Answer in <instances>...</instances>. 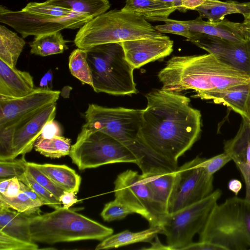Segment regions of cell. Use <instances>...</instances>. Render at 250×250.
I'll list each match as a JSON object with an SVG mask.
<instances>
[{"mask_svg": "<svg viewBox=\"0 0 250 250\" xmlns=\"http://www.w3.org/2000/svg\"><path fill=\"white\" fill-rule=\"evenodd\" d=\"M146 97L138 141L151 154L178 166V159L199 139L201 112L180 93L160 89Z\"/></svg>", "mask_w": 250, "mask_h": 250, "instance_id": "obj_1", "label": "cell"}, {"mask_svg": "<svg viewBox=\"0 0 250 250\" xmlns=\"http://www.w3.org/2000/svg\"><path fill=\"white\" fill-rule=\"evenodd\" d=\"M162 89L180 93L192 90L204 100L211 92L250 82V76L208 53L174 56L158 74Z\"/></svg>", "mask_w": 250, "mask_h": 250, "instance_id": "obj_2", "label": "cell"}, {"mask_svg": "<svg viewBox=\"0 0 250 250\" xmlns=\"http://www.w3.org/2000/svg\"><path fill=\"white\" fill-rule=\"evenodd\" d=\"M164 36L144 17L114 9L84 24L77 33L74 42L78 48L88 50L102 44Z\"/></svg>", "mask_w": 250, "mask_h": 250, "instance_id": "obj_3", "label": "cell"}, {"mask_svg": "<svg viewBox=\"0 0 250 250\" xmlns=\"http://www.w3.org/2000/svg\"><path fill=\"white\" fill-rule=\"evenodd\" d=\"M143 109L107 107L89 104L85 112V124L103 132L128 147L137 158L142 171L159 167L162 161L138 141Z\"/></svg>", "mask_w": 250, "mask_h": 250, "instance_id": "obj_4", "label": "cell"}, {"mask_svg": "<svg viewBox=\"0 0 250 250\" xmlns=\"http://www.w3.org/2000/svg\"><path fill=\"white\" fill-rule=\"evenodd\" d=\"M29 223L32 241L47 244L102 241L114 232L112 228L63 207L51 212L29 216Z\"/></svg>", "mask_w": 250, "mask_h": 250, "instance_id": "obj_5", "label": "cell"}, {"mask_svg": "<svg viewBox=\"0 0 250 250\" xmlns=\"http://www.w3.org/2000/svg\"><path fill=\"white\" fill-rule=\"evenodd\" d=\"M199 234L226 250L250 249V200L236 196L217 203Z\"/></svg>", "mask_w": 250, "mask_h": 250, "instance_id": "obj_6", "label": "cell"}, {"mask_svg": "<svg viewBox=\"0 0 250 250\" xmlns=\"http://www.w3.org/2000/svg\"><path fill=\"white\" fill-rule=\"evenodd\" d=\"M87 51L96 93L131 95L138 92L133 78L134 68L126 59L121 42L102 44Z\"/></svg>", "mask_w": 250, "mask_h": 250, "instance_id": "obj_7", "label": "cell"}, {"mask_svg": "<svg viewBox=\"0 0 250 250\" xmlns=\"http://www.w3.org/2000/svg\"><path fill=\"white\" fill-rule=\"evenodd\" d=\"M69 156L80 170L118 163L138 164L137 158L128 147L85 123L75 143L71 146Z\"/></svg>", "mask_w": 250, "mask_h": 250, "instance_id": "obj_8", "label": "cell"}, {"mask_svg": "<svg viewBox=\"0 0 250 250\" xmlns=\"http://www.w3.org/2000/svg\"><path fill=\"white\" fill-rule=\"evenodd\" d=\"M221 194L222 191L217 189L204 199L165 217L161 227L171 250H183L193 242Z\"/></svg>", "mask_w": 250, "mask_h": 250, "instance_id": "obj_9", "label": "cell"}, {"mask_svg": "<svg viewBox=\"0 0 250 250\" xmlns=\"http://www.w3.org/2000/svg\"><path fill=\"white\" fill-rule=\"evenodd\" d=\"M56 113L54 103L0 127V160H12L30 152L44 126L55 119Z\"/></svg>", "mask_w": 250, "mask_h": 250, "instance_id": "obj_10", "label": "cell"}, {"mask_svg": "<svg viewBox=\"0 0 250 250\" xmlns=\"http://www.w3.org/2000/svg\"><path fill=\"white\" fill-rule=\"evenodd\" d=\"M114 192L115 199L145 218L150 227L161 226L167 215L137 171L128 169L119 174Z\"/></svg>", "mask_w": 250, "mask_h": 250, "instance_id": "obj_11", "label": "cell"}, {"mask_svg": "<svg viewBox=\"0 0 250 250\" xmlns=\"http://www.w3.org/2000/svg\"><path fill=\"white\" fill-rule=\"evenodd\" d=\"M92 20L85 16L78 15L63 18H51L22 9L12 11L2 5L0 6V21L19 32L23 38L29 36H39L64 29L80 28Z\"/></svg>", "mask_w": 250, "mask_h": 250, "instance_id": "obj_12", "label": "cell"}, {"mask_svg": "<svg viewBox=\"0 0 250 250\" xmlns=\"http://www.w3.org/2000/svg\"><path fill=\"white\" fill-rule=\"evenodd\" d=\"M204 159L197 156L178 167L179 181L168 214L196 203L213 192V175L208 174L202 166Z\"/></svg>", "mask_w": 250, "mask_h": 250, "instance_id": "obj_13", "label": "cell"}, {"mask_svg": "<svg viewBox=\"0 0 250 250\" xmlns=\"http://www.w3.org/2000/svg\"><path fill=\"white\" fill-rule=\"evenodd\" d=\"M223 62L250 76V42H234L204 34H195L189 40Z\"/></svg>", "mask_w": 250, "mask_h": 250, "instance_id": "obj_14", "label": "cell"}, {"mask_svg": "<svg viewBox=\"0 0 250 250\" xmlns=\"http://www.w3.org/2000/svg\"><path fill=\"white\" fill-rule=\"evenodd\" d=\"M60 94L58 90L38 87L21 97L0 96V127H4L40 108L56 103Z\"/></svg>", "mask_w": 250, "mask_h": 250, "instance_id": "obj_15", "label": "cell"}, {"mask_svg": "<svg viewBox=\"0 0 250 250\" xmlns=\"http://www.w3.org/2000/svg\"><path fill=\"white\" fill-rule=\"evenodd\" d=\"M125 57L134 69L169 56L173 51V42L167 36L122 42Z\"/></svg>", "mask_w": 250, "mask_h": 250, "instance_id": "obj_16", "label": "cell"}, {"mask_svg": "<svg viewBox=\"0 0 250 250\" xmlns=\"http://www.w3.org/2000/svg\"><path fill=\"white\" fill-rule=\"evenodd\" d=\"M141 176L151 190L156 202L167 215L177 193L179 181L177 169H165L144 172Z\"/></svg>", "mask_w": 250, "mask_h": 250, "instance_id": "obj_17", "label": "cell"}, {"mask_svg": "<svg viewBox=\"0 0 250 250\" xmlns=\"http://www.w3.org/2000/svg\"><path fill=\"white\" fill-rule=\"evenodd\" d=\"M224 152L235 163L243 177L246 185L245 198L250 200V121L242 118L235 136L227 141Z\"/></svg>", "mask_w": 250, "mask_h": 250, "instance_id": "obj_18", "label": "cell"}, {"mask_svg": "<svg viewBox=\"0 0 250 250\" xmlns=\"http://www.w3.org/2000/svg\"><path fill=\"white\" fill-rule=\"evenodd\" d=\"M200 16L192 20L182 21L195 34H204L217 37L234 42H245L242 23L227 20L219 21H205Z\"/></svg>", "mask_w": 250, "mask_h": 250, "instance_id": "obj_19", "label": "cell"}, {"mask_svg": "<svg viewBox=\"0 0 250 250\" xmlns=\"http://www.w3.org/2000/svg\"><path fill=\"white\" fill-rule=\"evenodd\" d=\"M35 88L33 78L29 72L11 67L0 60V96L21 97Z\"/></svg>", "mask_w": 250, "mask_h": 250, "instance_id": "obj_20", "label": "cell"}, {"mask_svg": "<svg viewBox=\"0 0 250 250\" xmlns=\"http://www.w3.org/2000/svg\"><path fill=\"white\" fill-rule=\"evenodd\" d=\"M250 97V82L236 85L207 94L204 100H212L217 104L227 106L249 120L248 103Z\"/></svg>", "mask_w": 250, "mask_h": 250, "instance_id": "obj_21", "label": "cell"}, {"mask_svg": "<svg viewBox=\"0 0 250 250\" xmlns=\"http://www.w3.org/2000/svg\"><path fill=\"white\" fill-rule=\"evenodd\" d=\"M194 10L197 11L202 18L212 22L223 20L226 15L236 13L242 14L246 19L250 17V2L206 0Z\"/></svg>", "mask_w": 250, "mask_h": 250, "instance_id": "obj_22", "label": "cell"}, {"mask_svg": "<svg viewBox=\"0 0 250 250\" xmlns=\"http://www.w3.org/2000/svg\"><path fill=\"white\" fill-rule=\"evenodd\" d=\"M30 163L65 191H74L76 194L78 193L81 177L74 169L65 165Z\"/></svg>", "mask_w": 250, "mask_h": 250, "instance_id": "obj_23", "label": "cell"}, {"mask_svg": "<svg viewBox=\"0 0 250 250\" xmlns=\"http://www.w3.org/2000/svg\"><path fill=\"white\" fill-rule=\"evenodd\" d=\"M28 216L0 207V230L23 241L32 242Z\"/></svg>", "mask_w": 250, "mask_h": 250, "instance_id": "obj_24", "label": "cell"}, {"mask_svg": "<svg viewBox=\"0 0 250 250\" xmlns=\"http://www.w3.org/2000/svg\"><path fill=\"white\" fill-rule=\"evenodd\" d=\"M163 234L161 227H150L148 229L139 232H131L128 230L106 237L99 243L95 250H107L118 248L139 242L150 243L157 234Z\"/></svg>", "mask_w": 250, "mask_h": 250, "instance_id": "obj_25", "label": "cell"}, {"mask_svg": "<svg viewBox=\"0 0 250 250\" xmlns=\"http://www.w3.org/2000/svg\"><path fill=\"white\" fill-rule=\"evenodd\" d=\"M123 11L141 15L146 20L163 21L176 9L156 0H126Z\"/></svg>", "mask_w": 250, "mask_h": 250, "instance_id": "obj_26", "label": "cell"}, {"mask_svg": "<svg viewBox=\"0 0 250 250\" xmlns=\"http://www.w3.org/2000/svg\"><path fill=\"white\" fill-rule=\"evenodd\" d=\"M25 44L23 38L0 25V60L16 68L18 60Z\"/></svg>", "mask_w": 250, "mask_h": 250, "instance_id": "obj_27", "label": "cell"}, {"mask_svg": "<svg viewBox=\"0 0 250 250\" xmlns=\"http://www.w3.org/2000/svg\"><path fill=\"white\" fill-rule=\"evenodd\" d=\"M46 2L91 19L106 12L110 7L108 0H46Z\"/></svg>", "mask_w": 250, "mask_h": 250, "instance_id": "obj_28", "label": "cell"}, {"mask_svg": "<svg viewBox=\"0 0 250 250\" xmlns=\"http://www.w3.org/2000/svg\"><path fill=\"white\" fill-rule=\"evenodd\" d=\"M67 42L60 31L35 36L29 43L30 53L42 57L61 54L68 49Z\"/></svg>", "mask_w": 250, "mask_h": 250, "instance_id": "obj_29", "label": "cell"}, {"mask_svg": "<svg viewBox=\"0 0 250 250\" xmlns=\"http://www.w3.org/2000/svg\"><path fill=\"white\" fill-rule=\"evenodd\" d=\"M71 147V140L62 135L51 138L40 136L34 145L36 151L50 158H60L69 155Z\"/></svg>", "mask_w": 250, "mask_h": 250, "instance_id": "obj_30", "label": "cell"}, {"mask_svg": "<svg viewBox=\"0 0 250 250\" xmlns=\"http://www.w3.org/2000/svg\"><path fill=\"white\" fill-rule=\"evenodd\" d=\"M68 66L74 77L92 87V72L87 60L86 50L79 48L74 50L69 57Z\"/></svg>", "mask_w": 250, "mask_h": 250, "instance_id": "obj_31", "label": "cell"}, {"mask_svg": "<svg viewBox=\"0 0 250 250\" xmlns=\"http://www.w3.org/2000/svg\"><path fill=\"white\" fill-rule=\"evenodd\" d=\"M43 205L30 198L22 191L14 197H7L0 194V207L13 209L28 216L41 214Z\"/></svg>", "mask_w": 250, "mask_h": 250, "instance_id": "obj_32", "label": "cell"}, {"mask_svg": "<svg viewBox=\"0 0 250 250\" xmlns=\"http://www.w3.org/2000/svg\"><path fill=\"white\" fill-rule=\"evenodd\" d=\"M22 10L51 18H68L81 15L70 9L51 4L46 1L41 3L29 2Z\"/></svg>", "mask_w": 250, "mask_h": 250, "instance_id": "obj_33", "label": "cell"}, {"mask_svg": "<svg viewBox=\"0 0 250 250\" xmlns=\"http://www.w3.org/2000/svg\"><path fill=\"white\" fill-rule=\"evenodd\" d=\"M18 178L33 189L43 200L45 205L54 209L62 207V203L51 192L36 181L27 171Z\"/></svg>", "mask_w": 250, "mask_h": 250, "instance_id": "obj_34", "label": "cell"}, {"mask_svg": "<svg viewBox=\"0 0 250 250\" xmlns=\"http://www.w3.org/2000/svg\"><path fill=\"white\" fill-rule=\"evenodd\" d=\"M27 166L24 155L20 159L0 160V178H18L26 171Z\"/></svg>", "mask_w": 250, "mask_h": 250, "instance_id": "obj_35", "label": "cell"}, {"mask_svg": "<svg viewBox=\"0 0 250 250\" xmlns=\"http://www.w3.org/2000/svg\"><path fill=\"white\" fill-rule=\"evenodd\" d=\"M133 212L119 201L115 200L105 204L101 213L103 220L107 222L121 220Z\"/></svg>", "mask_w": 250, "mask_h": 250, "instance_id": "obj_36", "label": "cell"}, {"mask_svg": "<svg viewBox=\"0 0 250 250\" xmlns=\"http://www.w3.org/2000/svg\"><path fill=\"white\" fill-rule=\"evenodd\" d=\"M26 171L36 181L51 192L59 201L60 197L65 191L64 189L54 184L41 170L31 165L30 162H27Z\"/></svg>", "mask_w": 250, "mask_h": 250, "instance_id": "obj_37", "label": "cell"}, {"mask_svg": "<svg viewBox=\"0 0 250 250\" xmlns=\"http://www.w3.org/2000/svg\"><path fill=\"white\" fill-rule=\"evenodd\" d=\"M36 242H29L12 237L0 230V250H37Z\"/></svg>", "mask_w": 250, "mask_h": 250, "instance_id": "obj_38", "label": "cell"}, {"mask_svg": "<svg viewBox=\"0 0 250 250\" xmlns=\"http://www.w3.org/2000/svg\"><path fill=\"white\" fill-rule=\"evenodd\" d=\"M164 24L156 25V30L161 33H170L183 36L189 41L192 37V33L187 25L182 21L167 19Z\"/></svg>", "mask_w": 250, "mask_h": 250, "instance_id": "obj_39", "label": "cell"}, {"mask_svg": "<svg viewBox=\"0 0 250 250\" xmlns=\"http://www.w3.org/2000/svg\"><path fill=\"white\" fill-rule=\"evenodd\" d=\"M231 160H232L230 157L224 152L210 158L207 159L205 158L202 163V165L208 174L213 175L215 172Z\"/></svg>", "mask_w": 250, "mask_h": 250, "instance_id": "obj_40", "label": "cell"}, {"mask_svg": "<svg viewBox=\"0 0 250 250\" xmlns=\"http://www.w3.org/2000/svg\"><path fill=\"white\" fill-rule=\"evenodd\" d=\"M62 130L59 124L54 120L47 123L43 127L41 136L51 138L62 135Z\"/></svg>", "mask_w": 250, "mask_h": 250, "instance_id": "obj_41", "label": "cell"}, {"mask_svg": "<svg viewBox=\"0 0 250 250\" xmlns=\"http://www.w3.org/2000/svg\"><path fill=\"white\" fill-rule=\"evenodd\" d=\"M183 250H226L224 248L219 245L206 241L192 242Z\"/></svg>", "mask_w": 250, "mask_h": 250, "instance_id": "obj_42", "label": "cell"}, {"mask_svg": "<svg viewBox=\"0 0 250 250\" xmlns=\"http://www.w3.org/2000/svg\"><path fill=\"white\" fill-rule=\"evenodd\" d=\"M20 191V181L15 177L10 178L5 191L2 194H0L6 197L12 198L17 196Z\"/></svg>", "mask_w": 250, "mask_h": 250, "instance_id": "obj_43", "label": "cell"}, {"mask_svg": "<svg viewBox=\"0 0 250 250\" xmlns=\"http://www.w3.org/2000/svg\"><path fill=\"white\" fill-rule=\"evenodd\" d=\"M76 194L74 191H64L60 197L59 201L64 208H69L73 205L78 202Z\"/></svg>", "mask_w": 250, "mask_h": 250, "instance_id": "obj_44", "label": "cell"}, {"mask_svg": "<svg viewBox=\"0 0 250 250\" xmlns=\"http://www.w3.org/2000/svg\"><path fill=\"white\" fill-rule=\"evenodd\" d=\"M206 0H181L183 7L187 11L193 10L203 4Z\"/></svg>", "mask_w": 250, "mask_h": 250, "instance_id": "obj_45", "label": "cell"}, {"mask_svg": "<svg viewBox=\"0 0 250 250\" xmlns=\"http://www.w3.org/2000/svg\"><path fill=\"white\" fill-rule=\"evenodd\" d=\"M242 188L241 182L236 179L230 180L228 183V188L229 190L237 196Z\"/></svg>", "mask_w": 250, "mask_h": 250, "instance_id": "obj_46", "label": "cell"}, {"mask_svg": "<svg viewBox=\"0 0 250 250\" xmlns=\"http://www.w3.org/2000/svg\"><path fill=\"white\" fill-rule=\"evenodd\" d=\"M168 5L174 7L176 10L180 12H185L186 10L183 7L181 3V0H156Z\"/></svg>", "mask_w": 250, "mask_h": 250, "instance_id": "obj_47", "label": "cell"}, {"mask_svg": "<svg viewBox=\"0 0 250 250\" xmlns=\"http://www.w3.org/2000/svg\"><path fill=\"white\" fill-rule=\"evenodd\" d=\"M155 240L154 242L152 243L151 247L148 248H145L146 250H171L170 248L167 245H164L163 244L159 239L157 235L155 237Z\"/></svg>", "mask_w": 250, "mask_h": 250, "instance_id": "obj_48", "label": "cell"}, {"mask_svg": "<svg viewBox=\"0 0 250 250\" xmlns=\"http://www.w3.org/2000/svg\"><path fill=\"white\" fill-rule=\"evenodd\" d=\"M242 24L245 37L250 42V17L244 19L243 22H242Z\"/></svg>", "mask_w": 250, "mask_h": 250, "instance_id": "obj_49", "label": "cell"}, {"mask_svg": "<svg viewBox=\"0 0 250 250\" xmlns=\"http://www.w3.org/2000/svg\"><path fill=\"white\" fill-rule=\"evenodd\" d=\"M248 114H249V120L250 121V97L249 98L248 103Z\"/></svg>", "mask_w": 250, "mask_h": 250, "instance_id": "obj_50", "label": "cell"}]
</instances>
